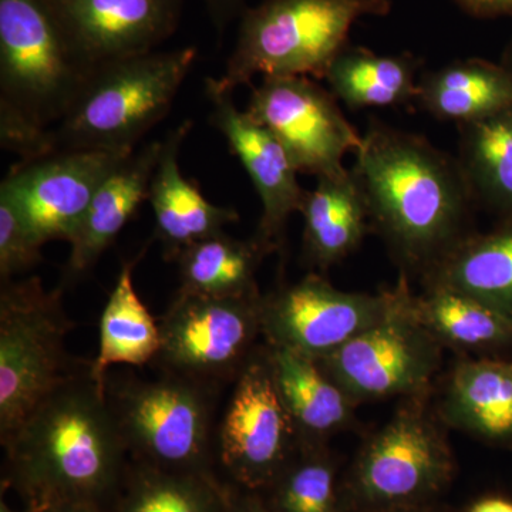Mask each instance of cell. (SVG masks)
I'll return each instance as SVG.
<instances>
[{
  "label": "cell",
  "mask_w": 512,
  "mask_h": 512,
  "mask_svg": "<svg viewBox=\"0 0 512 512\" xmlns=\"http://www.w3.org/2000/svg\"><path fill=\"white\" fill-rule=\"evenodd\" d=\"M136 262L137 259H133L123 265L101 313L99 355L92 362V370L103 387H106L111 366L153 365L160 353V325L148 312L134 286Z\"/></svg>",
  "instance_id": "cb8c5ba5"
},
{
  "label": "cell",
  "mask_w": 512,
  "mask_h": 512,
  "mask_svg": "<svg viewBox=\"0 0 512 512\" xmlns=\"http://www.w3.org/2000/svg\"><path fill=\"white\" fill-rule=\"evenodd\" d=\"M389 12V0H265L247 8L227 69L207 79V93L232 94L258 74L322 79L357 20Z\"/></svg>",
  "instance_id": "5b68a950"
},
{
  "label": "cell",
  "mask_w": 512,
  "mask_h": 512,
  "mask_svg": "<svg viewBox=\"0 0 512 512\" xmlns=\"http://www.w3.org/2000/svg\"><path fill=\"white\" fill-rule=\"evenodd\" d=\"M262 296L212 298L177 292L158 319L161 349L153 366L218 389L234 383L259 348Z\"/></svg>",
  "instance_id": "30bf717a"
},
{
  "label": "cell",
  "mask_w": 512,
  "mask_h": 512,
  "mask_svg": "<svg viewBox=\"0 0 512 512\" xmlns=\"http://www.w3.org/2000/svg\"><path fill=\"white\" fill-rule=\"evenodd\" d=\"M163 141H151L121 161L94 195L82 224L70 241L63 285L83 278L114 239L148 201L151 180L160 158Z\"/></svg>",
  "instance_id": "e0dca14e"
},
{
  "label": "cell",
  "mask_w": 512,
  "mask_h": 512,
  "mask_svg": "<svg viewBox=\"0 0 512 512\" xmlns=\"http://www.w3.org/2000/svg\"><path fill=\"white\" fill-rule=\"evenodd\" d=\"M342 476L328 444H299L288 466L261 495L276 512H346Z\"/></svg>",
  "instance_id": "f546056e"
},
{
  "label": "cell",
  "mask_w": 512,
  "mask_h": 512,
  "mask_svg": "<svg viewBox=\"0 0 512 512\" xmlns=\"http://www.w3.org/2000/svg\"><path fill=\"white\" fill-rule=\"evenodd\" d=\"M0 443L3 488L15 491L28 512L64 504L106 510L126 476V444L92 362H83Z\"/></svg>",
  "instance_id": "6da1fadb"
},
{
  "label": "cell",
  "mask_w": 512,
  "mask_h": 512,
  "mask_svg": "<svg viewBox=\"0 0 512 512\" xmlns=\"http://www.w3.org/2000/svg\"><path fill=\"white\" fill-rule=\"evenodd\" d=\"M355 154L350 171L365 198L370 228L403 275L426 278L473 234V195L457 158L376 120Z\"/></svg>",
  "instance_id": "7a4b0ae2"
},
{
  "label": "cell",
  "mask_w": 512,
  "mask_h": 512,
  "mask_svg": "<svg viewBox=\"0 0 512 512\" xmlns=\"http://www.w3.org/2000/svg\"><path fill=\"white\" fill-rule=\"evenodd\" d=\"M372 512H451L448 508L437 503L413 505V507L392 508V510L372 511Z\"/></svg>",
  "instance_id": "d590c367"
},
{
  "label": "cell",
  "mask_w": 512,
  "mask_h": 512,
  "mask_svg": "<svg viewBox=\"0 0 512 512\" xmlns=\"http://www.w3.org/2000/svg\"><path fill=\"white\" fill-rule=\"evenodd\" d=\"M268 252L255 238L242 241L220 232L177 256L178 292L212 298L256 295V272Z\"/></svg>",
  "instance_id": "f1b7e54d"
},
{
  "label": "cell",
  "mask_w": 512,
  "mask_h": 512,
  "mask_svg": "<svg viewBox=\"0 0 512 512\" xmlns=\"http://www.w3.org/2000/svg\"><path fill=\"white\" fill-rule=\"evenodd\" d=\"M323 79L336 100L353 110L409 103L419 87L414 57L377 55L349 45L335 56Z\"/></svg>",
  "instance_id": "4316f807"
},
{
  "label": "cell",
  "mask_w": 512,
  "mask_h": 512,
  "mask_svg": "<svg viewBox=\"0 0 512 512\" xmlns=\"http://www.w3.org/2000/svg\"><path fill=\"white\" fill-rule=\"evenodd\" d=\"M133 153L79 150L46 154L20 161L0 187L12 195L40 244L70 242L101 184Z\"/></svg>",
  "instance_id": "5bb4252c"
},
{
  "label": "cell",
  "mask_w": 512,
  "mask_h": 512,
  "mask_svg": "<svg viewBox=\"0 0 512 512\" xmlns=\"http://www.w3.org/2000/svg\"><path fill=\"white\" fill-rule=\"evenodd\" d=\"M191 126V121H184L163 140L148 195L156 220V239L163 245L167 261H175L185 248L224 232L228 224L239 220L237 211L212 204L198 185L181 173L178 153Z\"/></svg>",
  "instance_id": "ac0fdd59"
},
{
  "label": "cell",
  "mask_w": 512,
  "mask_h": 512,
  "mask_svg": "<svg viewBox=\"0 0 512 512\" xmlns=\"http://www.w3.org/2000/svg\"><path fill=\"white\" fill-rule=\"evenodd\" d=\"M42 247L12 195L0 187V282L35 268L42 261Z\"/></svg>",
  "instance_id": "4dcf8cb0"
},
{
  "label": "cell",
  "mask_w": 512,
  "mask_h": 512,
  "mask_svg": "<svg viewBox=\"0 0 512 512\" xmlns=\"http://www.w3.org/2000/svg\"><path fill=\"white\" fill-rule=\"evenodd\" d=\"M207 94L212 126L228 141L258 192L262 217L254 238L271 254L281 248L289 217L301 211L306 190L298 183V170L282 144L247 111L238 110L232 94Z\"/></svg>",
  "instance_id": "2e32d148"
},
{
  "label": "cell",
  "mask_w": 512,
  "mask_h": 512,
  "mask_svg": "<svg viewBox=\"0 0 512 512\" xmlns=\"http://www.w3.org/2000/svg\"><path fill=\"white\" fill-rule=\"evenodd\" d=\"M197 59L194 47L144 53L94 67L66 116L47 137V153L123 151L167 116Z\"/></svg>",
  "instance_id": "277c9868"
},
{
  "label": "cell",
  "mask_w": 512,
  "mask_h": 512,
  "mask_svg": "<svg viewBox=\"0 0 512 512\" xmlns=\"http://www.w3.org/2000/svg\"><path fill=\"white\" fill-rule=\"evenodd\" d=\"M412 312L443 348L491 352L512 345V318L483 301L446 286L412 295Z\"/></svg>",
  "instance_id": "603a6c76"
},
{
  "label": "cell",
  "mask_w": 512,
  "mask_h": 512,
  "mask_svg": "<svg viewBox=\"0 0 512 512\" xmlns=\"http://www.w3.org/2000/svg\"><path fill=\"white\" fill-rule=\"evenodd\" d=\"M62 288L46 291L36 276L0 286V441L83 362L67 355L73 329Z\"/></svg>",
  "instance_id": "ba28073f"
},
{
  "label": "cell",
  "mask_w": 512,
  "mask_h": 512,
  "mask_svg": "<svg viewBox=\"0 0 512 512\" xmlns=\"http://www.w3.org/2000/svg\"><path fill=\"white\" fill-rule=\"evenodd\" d=\"M227 512H276L269 507L261 494L235 490Z\"/></svg>",
  "instance_id": "836d02e7"
},
{
  "label": "cell",
  "mask_w": 512,
  "mask_h": 512,
  "mask_svg": "<svg viewBox=\"0 0 512 512\" xmlns=\"http://www.w3.org/2000/svg\"><path fill=\"white\" fill-rule=\"evenodd\" d=\"M423 282L466 293L512 318V221L471 234Z\"/></svg>",
  "instance_id": "484cf974"
},
{
  "label": "cell",
  "mask_w": 512,
  "mask_h": 512,
  "mask_svg": "<svg viewBox=\"0 0 512 512\" xmlns=\"http://www.w3.org/2000/svg\"><path fill=\"white\" fill-rule=\"evenodd\" d=\"M430 396L402 406L357 451L343 470L346 512H372L437 503L457 473L443 421L430 412Z\"/></svg>",
  "instance_id": "8992f818"
},
{
  "label": "cell",
  "mask_w": 512,
  "mask_h": 512,
  "mask_svg": "<svg viewBox=\"0 0 512 512\" xmlns=\"http://www.w3.org/2000/svg\"><path fill=\"white\" fill-rule=\"evenodd\" d=\"M221 389L160 372L156 379L107 375L106 396L128 456L164 470L215 474Z\"/></svg>",
  "instance_id": "52a82bcc"
},
{
  "label": "cell",
  "mask_w": 512,
  "mask_h": 512,
  "mask_svg": "<svg viewBox=\"0 0 512 512\" xmlns=\"http://www.w3.org/2000/svg\"><path fill=\"white\" fill-rule=\"evenodd\" d=\"M235 490L217 474L164 470L133 461L107 512H227Z\"/></svg>",
  "instance_id": "d4e9b609"
},
{
  "label": "cell",
  "mask_w": 512,
  "mask_h": 512,
  "mask_svg": "<svg viewBox=\"0 0 512 512\" xmlns=\"http://www.w3.org/2000/svg\"><path fill=\"white\" fill-rule=\"evenodd\" d=\"M89 69L154 52L174 35L184 0H47Z\"/></svg>",
  "instance_id": "9a60e30c"
},
{
  "label": "cell",
  "mask_w": 512,
  "mask_h": 512,
  "mask_svg": "<svg viewBox=\"0 0 512 512\" xmlns=\"http://www.w3.org/2000/svg\"><path fill=\"white\" fill-rule=\"evenodd\" d=\"M416 100L436 119L470 123L512 104V77L504 66L458 60L424 74Z\"/></svg>",
  "instance_id": "7402d4cb"
},
{
  "label": "cell",
  "mask_w": 512,
  "mask_h": 512,
  "mask_svg": "<svg viewBox=\"0 0 512 512\" xmlns=\"http://www.w3.org/2000/svg\"><path fill=\"white\" fill-rule=\"evenodd\" d=\"M504 69L507 70L512 77V43L510 49H508L507 56H505Z\"/></svg>",
  "instance_id": "74e56055"
},
{
  "label": "cell",
  "mask_w": 512,
  "mask_h": 512,
  "mask_svg": "<svg viewBox=\"0 0 512 512\" xmlns=\"http://www.w3.org/2000/svg\"><path fill=\"white\" fill-rule=\"evenodd\" d=\"M247 114L282 144L298 173H339L346 154L362 144L336 97L306 76L264 77Z\"/></svg>",
  "instance_id": "4fadbf2b"
},
{
  "label": "cell",
  "mask_w": 512,
  "mask_h": 512,
  "mask_svg": "<svg viewBox=\"0 0 512 512\" xmlns=\"http://www.w3.org/2000/svg\"><path fill=\"white\" fill-rule=\"evenodd\" d=\"M46 512H107L94 504H64Z\"/></svg>",
  "instance_id": "8d00e7d4"
},
{
  "label": "cell",
  "mask_w": 512,
  "mask_h": 512,
  "mask_svg": "<svg viewBox=\"0 0 512 512\" xmlns=\"http://www.w3.org/2000/svg\"><path fill=\"white\" fill-rule=\"evenodd\" d=\"M207 6L208 15L215 29L220 35H224L229 23L235 19H241L242 13L247 10L245 0H202Z\"/></svg>",
  "instance_id": "1f68e13d"
},
{
  "label": "cell",
  "mask_w": 512,
  "mask_h": 512,
  "mask_svg": "<svg viewBox=\"0 0 512 512\" xmlns=\"http://www.w3.org/2000/svg\"><path fill=\"white\" fill-rule=\"evenodd\" d=\"M399 299L400 282L372 295L340 291L311 274L262 296V336L266 345L322 359L386 318Z\"/></svg>",
  "instance_id": "7c38bea8"
},
{
  "label": "cell",
  "mask_w": 512,
  "mask_h": 512,
  "mask_svg": "<svg viewBox=\"0 0 512 512\" xmlns=\"http://www.w3.org/2000/svg\"><path fill=\"white\" fill-rule=\"evenodd\" d=\"M266 345V343H265ZM276 389L301 444H328L355 423L357 404L312 357L266 345Z\"/></svg>",
  "instance_id": "ffe728a7"
},
{
  "label": "cell",
  "mask_w": 512,
  "mask_h": 512,
  "mask_svg": "<svg viewBox=\"0 0 512 512\" xmlns=\"http://www.w3.org/2000/svg\"><path fill=\"white\" fill-rule=\"evenodd\" d=\"M303 254L313 268L326 269L356 251L370 231L365 198L352 171L318 177L301 207Z\"/></svg>",
  "instance_id": "44dd1931"
},
{
  "label": "cell",
  "mask_w": 512,
  "mask_h": 512,
  "mask_svg": "<svg viewBox=\"0 0 512 512\" xmlns=\"http://www.w3.org/2000/svg\"><path fill=\"white\" fill-rule=\"evenodd\" d=\"M406 278L400 279L399 302L386 318L316 360L356 404L430 396L444 348L414 318Z\"/></svg>",
  "instance_id": "9c48e42d"
},
{
  "label": "cell",
  "mask_w": 512,
  "mask_h": 512,
  "mask_svg": "<svg viewBox=\"0 0 512 512\" xmlns=\"http://www.w3.org/2000/svg\"><path fill=\"white\" fill-rule=\"evenodd\" d=\"M458 131L457 161L473 200L512 221V104Z\"/></svg>",
  "instance_id": "83f0119b"
},
{
  "label": "cell",
  "mask_w": 512,
  "mask_h": 512,
  "mask_svg": "<svg viewBox=\"0 0 512 512\" xmlns=\"http://www.w3.org/2000/svg\"><path fill=\"white\" fill-rule=\"evenodd\" d=\"M92 69L80 60L47 0H0V143L20 161L46 156Z\"/></svg>",
  "instance_id": "3957f363"
},
{
  "label": "cell",
  "mask_w": 512,
  "mask_h": 512,
  "mask_svg": "<svg viewBox=\"0 0 512 512\" xmlns=\"http://www.w3.org/2000/svg\"><path fill=\"white\" fill-rule=\"evenodd\" d=\"M461 9L477 18L512 15V0H456Z\"/></svg>",
  "instance_id": "d6a6232c"
},
{
  "label": "cell",
  "mask_w": 512,
  "mask_h": 512,
  "mask_svg": "<svg viewBox=\"0 0 512 512\" xmlns=\"http://www.w3.org/2000/svg\"><path fill=\"white\" fill-rule=\"evenodd\" d=\"M443 424L485 443L512 444V360L461 357L444 382Z\"/></svg>",
  "instance_id": "d6986e66"
},
{
  "label": "cell",
  "mask_w": 512,
  "mask_h": 512,
  "mask_svg": "<svg viewBox=\"0 0 512 512\" xmlns=\"http://www.w3.org/2000/svg\"><path fill=\"white\" fill-rule=\"evenodd\" d=\"M466 512H512V500L500 495H487L474 501Z\"/></svg>",
  "instance_id": "e575fe53"
},
{
  "label": "cell",
  "mask_w": 512,
  "mask_h": 512,
  "mask_svg": "<svg viewBox=\"0 0 512 512\" xmlns=\"http://www.w3.org/2000/svg\"><path fill=\"white\" fill-rule=\"evenodd\" d=\"M295 424L276 389L266 345L232 383V393L215 430V463L234 487L262 494L299 448Z\"/></svg>",
  "instance_id": "8fae6325"
}]
</instances>
